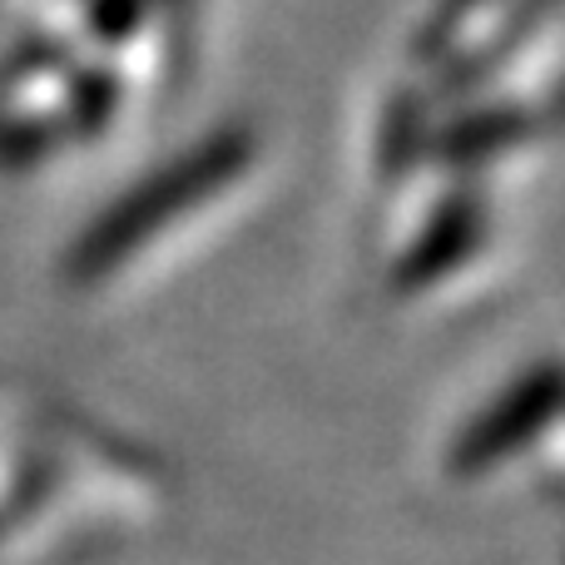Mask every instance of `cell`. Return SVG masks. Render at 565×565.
<instances>
[{
    "instance_id": "cell-1",
    "label": "cell",
    "mask_w": 565,
    "mask_h": 565,
    "mask_svg": "<svg viewBox=\"0 0 565 565\" xmlns=\"http://www.w3.org/2000/svg\"><path fill=\"white\" fill-rule=\"evenodd\" d=\"M531 25H536V0H447L422 20L412 70L431 79L477 75L497 65Z\"/></svg>"
}]
</instances>
